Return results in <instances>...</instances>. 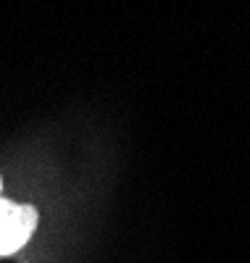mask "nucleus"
<instances>
[{
	"mask_svg": "<svg viewBox=\"0 0 250 263\" xmlns=\"http://www.w3.org/2000/svg\"><path fill=\"white\" fill-rule=\"evenodd\" d=\"M0 197H3V177H0Z\"/></svg>",
	"mask_w": 250,
	"mask_h": 263,
	"instance_id": "f03ea898",
	"label": "nucleus"
},
{
	"mask_svg": "<svg viewBox=\"0 0 250 263\" xmlns=\"http://www.w3.org/2000/svg\"><path fill=\"white\" fill-rule=\"evenodd\" d=\"M40 213L32 203H16L11 197H0V258L21 250L34 234Z\"/></svg>",
	"mask_w": 250,
	"mask_h": 263,
	"instance_id": "f257e3e1",
	"label": "nucleus"
}]
</instances>
